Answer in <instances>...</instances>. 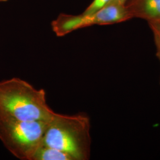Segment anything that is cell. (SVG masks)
Returning a JSON list of instances; mask_svg holds the SVG:
<instances>
[{"instance_id": "8992f818", "label": "cell", "mask_w": 160, "mask_h": 160, "mask_svg": "<svg viewBox=\"0 0 160 160\" xmlns=\"http://www.w3.org/2000/svg\"><path fill=\"white\" fill-rule=\"evenodd\" d=\"M32 160H73L67 153L43 143L35 152Z\"/></svg>"}, {"instance_id": "8fae6325", "label": "cell", "mask_w": 160, "mask_h": 160, "mask_svg": "<svg viewBox=\"0 0 160 160\" xmlns=\"http://www.w3.org/2000/svg\"></svg>"}, {"instance_id": "3957f363", "label": "cell", "mask_w": 160, "mask_h": 160, "mask_svg": "<svg viewBox=\"0 0 160 160\" xmlns=\"http://www.w3.org/2000/svg\"><path fill=\"white\" fill-rule=\"evenodd\" d=\"M49 122L18 120L0 116V140L18 159L32 160L43 142Z\"/></svg>"}, {"instance_id": "7a4b0ae2", "label": "cell", "mask_w": 160, "mask_h": 160, "mask_svg": "<svg viewBox=\"0 0 160 160\" xmlns=\"http://www.w3.org/2000/svg\"><path fill=\"white\" fill-rule=\"evenodd\" d=\"M90 119L84 113H55L48 122L43 143L70 155L73 160L90 158Z\"/></svg>"}, {"instance_id": "6da1fadb", "label": "cell", "mask_w": 160, "mask_h": 160, "mask_svg": "<svg viewBox=\"0 0 160 160\" xmlns=\"http://www.w3.org/2000/svg\"><path fill=\"white\" fill-rule=\"evenodd\" d=\"M55 113L47 103L44 90L17 77L0 81V116L49 122Z\"/></svg>"}, {"instance_id": "30bf717a", "label": "cell", "mask_w": 160, "mask_h": 160, "mask_svg": "<svg viewBox=\"0 0 160 160\" xmlns=\"http://www.w3.org/2000/svg\"><path fill=\"white\" fill-rule=\"evenodd\" d=\"M8 0H0V2H6V1H7Z\"/></svg>"}, {"instance_id": "5b68a950", "label": "cell", "mask_w": 160, "mask_h": 160, "mask_svg": "<svg viewBox=\"0 0 160 160\" xmlns=\"http://www.w3.org/2000/svg\"><path fill=\"white\" fill-rule=\"evenodd\" d=\"M126 4L132 18L160 22V0H129Z\"/></svg>"}, {"instance_id": "52a82bcc", "label": "cell", "mask_w": 160, "mask_h": 160, "mask_svg": "<svg viewBox=\"0 0 160 160\" xmlns=\"http://www.w3.org/2000/svg\"><path fill=\"white\" fill-rule=\"evenodd\" d=\"M148 24L154 37L156 48V57L160 62V22H148Z\"/></svg>"}, {"instance_id": "277c9868", "label": "cell", "mask_w": 160, "mask_h": 160, "mask_svg": "<svg viewBox=\"0 0 160 160\" xmlns=\"http://www.w3.org/2000/svg\"><path fill=\"white\" fill-rule=\"evenodd\" d=\"M132 18L126 4L110 2L101 9L90 14L71 15L61 14L51 23L52 29L58 37H62L78 29L94 25L121 23Z\"/></svg>"}, {"instance_id": "ba28073f", "label": "cell", "mask_w": 160, "mask_h": 160, "mask_svg": "<svg viewBox=\"0 0 160 160\" xmlns=\"http://www.w3.org/2000/svg\"><path fill=\"white\" fill-rule=\"evenodd\" d=\"M112 0H93L92 3L87 7L83 14H90L101 9L108 4Z\"/></svg>"}, {"instance_id": "9c48e42d", "label": "cell", "mask_w": 160, "mask_h": 160, "mask_svg": "<svg viewBox=\"0 0 160 160\" xmlns=\"http://www.w3.org/2000/svg\"><path fill=\"white\" fill-rule=\"evenodd\" d=\"M129 0H112L110 2H114L117 3H120L122 4H126Z\"/></svg>"}]
</instances>
